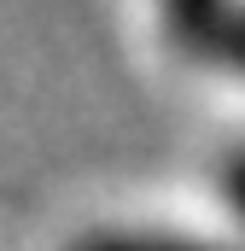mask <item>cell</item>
I'll list each match as a JSON object with an SVG mask.
<instances>
[{
  "instance_id": "2",
  "label": "cell",
  "mask_w": 245,
  "mask_h": 251,
  "mask_svg": "<svg viewBox=\"0 0 245 251\" xmlns=\"http://www.w3.org/2000/svg\"><path fill=\"white\" fill-rule=\"evenodd\" d=\"M82 251H222V246L175 240V234H105V240H88Z\"/></svg>"
},
{
  "instance_id": "4",
  "label": "cell",
  "mask_w": 245,
  "mask_h": 251,
  "mask_svg": "<svg viewBox=\"0 0 245 251\" xmlns=\"http://www.w3.org/2000/svg\"><path fill=\"white\" fill-rule=\"evenodd\" d=\"M228 199L240 204V216H245V152L234 158V164H228Z\"/></svg>"
},
{
  "instance_id": "1",
  "label": "cell",
  "mask_w": 245,
  "mask_h": 251,
  "mask_svg": "<svg viewBox=\"0 0 245 251\" xmlns=\"http://www.w3.org/2000/svg\"><path fill=\"white\" fill-rule=\"evenodd\" d=\"M164 12H170V29L193 47H210L228 29V0H164Z\"/></svg>"
},
{
  "instance_id": "3",
  "label": "cell",
  "mask_w": 245,
  "mask_h": 251,
  "mask_svg": "<svg viewBox=\"0 0 245 251\" xmlns=\"http://www.w3.org/2000/svg\"><path fill=\"white\" fill-rule=\"evenodd\" d=\"M222 47H228V59L245 70V12H240V18H228V29H222Z\"/></svg>"
}]
</instances>
